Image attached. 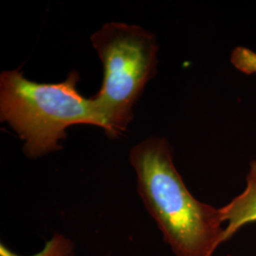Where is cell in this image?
<instances>
[{
    "label": "cell",
    "mask_w": 256,
    "mask_h": 256,
    "mask_svg": "<svg viewBox=\"0 0 256 256\" xmlns=\"http://www.w3.org/2000/svg\"><path fill=\"white\" fill-rule=\"evenodd\" d=\"M232 64L245 74H256V52L250 48L238 46L232 52Z\"/></svg>",
    "instance_id": "obj_6"
},
{
    "label": "cell",
    "mask_w": 256,
    "mask_h": 256,
    "mask_svg": "<svg viewBox=\"0 0 256 256\" xmlns=\"http://www.w3.org/2000/svg\"><path fill=\"white\" fill-rule=\"evenodd\" d=\"M0 256H23L10 250L5 244H0ZM77 256L74 240L61 232H55L43 248L32 256Z\"/></svg>",
    "instance_id": "obj_5"
},
{
    "label": "cell",
    "mask_w": 256,
    "mask_h": 256,
    "mask_svg": "<svg viewBox=\"0 0 256 256\" xmlns=\"http://www.w3.org/2000/svg\"><path fill=\"white\" fill-rule=\"evenodd\" d=\"M79 80L77 72L55 84L32 82L19 68L0 75V118L24 140L23 150L28 158L60 150V142L72 126L90 124L106 132L94 102L78 92Z\"/></svg>",
    "instance_id": "obj_2"
},
{
    "label": "cell",
    "mask_w": 256,
    "mask_h": 256,
    "mask_svg": "<svg viewBox=\"0 0 256 256\" xmlns=\"http://www.w3.org/2000/svg\"><path fill=\"white\" fill-rule=\"evenodd\" d=\"M220 212L222 222L226 223L224 243L245 225L256 222V160L248 166L244 191L220 208Z\"/></svg>",
    "instance_id": "obj_4"
},
{
    "label": "cell",
    "mask_w": 256,
    "mask_h": 256,
    "mask_svg": "<svg viewBox=\"0 0 256 256\" xmlns=\"http://www.w3.org/2000/svg\"><path fill=\"white\" fill-rule=\"evenodd\" d=\"M138 192L174 256H214L224 243L220 208L198 200L176 168L169 142L150 137L130 151Z\"/></svg>",
    "instance_id": "obj_1"
},
{
    "label": "cell",
    "mask_w": 256,
    "mask_h": 256,
    "mask_svg": "<svg viewBox=\"0 0 256 256\" xmlns=\"http://www.w3.org/2000/svg\"><path fill=\"white\" fill-rule=\"evenodd\" d=\"M92 44L101 60V90L90 97L106 122V133L119 137L133 120V108L156 74L158 46L144 28L110 22L94 32Z\"/></svg>",
    "instance_id": "obj_3"
}]
</instances>
